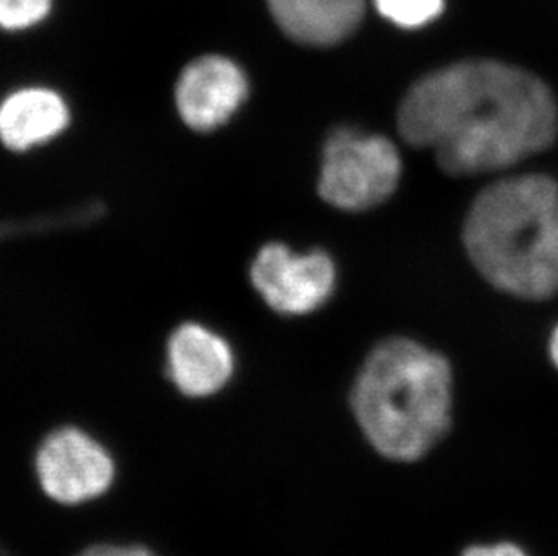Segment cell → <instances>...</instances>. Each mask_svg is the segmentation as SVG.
<instances>
[{
	"instance_id": "obj_1",
	"label": "cell",
	"mask_w": 558,
	"mask_h": 556,
	"mask_svg": "<svg viewBox=\"0 0 558 556\" xmlns=\"http://www.w3.org/2000/svg\"><path fill=\"white\" fill-rule=\"evenodd\" d=\"M401 136L428 148L442 170L494 172L555 142L558 109L533 74L499 62H463L430 73L407 93Z\"/></svg>"
},
{
	"instance_id": "obj_2",
	"label": "cell",
	"mask_w": 558,
	"mask_h": 556,
	"mask_svg": "<svg viewBox=\"0 0 558 556\" xmlns=\"http://www.w3.org/2000/svg\"><path fill=\"white\" fill-rule=\"evenodd\" d=\"M351 404L379 456L417 461L441 442L452 423V371L427 347L390 338L365 360Z\"/></svg>"
},
{
	"instance_id": "obj_3",
	"label": "cell",
	"mask_w": 558,
	"mask_h": 556,
	"mask_svg": "<svg viewBox=\"0 0 558 556\" xmlns=\"http://www.w3.org/2000/svg\"><path fill=\"white\" fill-rule=\"evenodd\" d=\"M464 244L483 277L522 299L558 293V186L546 176L494 183L474 201Z\"/></svg>"
},
{
	"instance_id": "obj_4",
	"label": "cell",
	"mask_w": 558,
	"mask_h": 556,
	"mask_svg": "<svg viewBox=\"0 0 558 556\" xmlns=\"http://www.w3.org/2000/svg\"><path fill=\"white\" fill-rule=\"evenodd\" d=\"M400 176V154L387 137L342 129L324 148L318 190L329 205L362 211L389 200Z\"/></svg>"
},
{
	"instance_id": "obj_5",
	"label": "cell",
	"mask_w": 558,
	"mask_h": 556,
	"mask_svg": "<svg viewBox=\"0 0 558 556\" xmlns=\"http://www.w3.org/2000/svg\"><path fill=\"white\" fill-rule=\"evenodd\" d=\"M35 464L44 494L60 504L96 499L114 479V462L106 448L76 428L46 437Z\"/></svg>"
},
{
	"instance_id": "obj_6",
	"label": "cell",
	"mask_w": 558,
	"mask_h": 556,
	"mask_svg": "<svg viewBox=\"0 0 558 556\" xmlns=\"http://www.w3.org/2000/svg\"><path fill=\"white\" fill-rule=\"evenodd\" d=\"M252 280L269 307L284 315H306L331 297L335 266L326 253L299 255L282 244H268L253 263Z\"/></svg>"
},
{
	"instance_id": "obj_7",
	"label": "cell",
	"mask_w": 558,
	"mask_h": 556,
	"mask_svg": "<svg viewBox=\"0 0 558 556\" xmlns=\"http://www.w3.org/2000/svg\"><path fill=\"white\" fill-rule=\"evenodd\" d=\"M248 93V82L238 63L205 57L190 63L175 89L178 111L186 125L206 132L222 125L238 111Z\"/></svg>"
},
{
	"instance_id": "obj_8",
	"label": "cell",
	"mask_w": 558,
	"mask_h": 556,
	"mask_svg": "<svg viewBox=\"0 0 558 556\" xmlns=\"http://www.w3.org/2000/svg\"><path fill=\"white\" fill-rule=\"evenodd\" d=\"M169 371L181 392L194 398L210 396L232 376V349L216 333L186 324L170 338Z\"/></svg>"
},
{
	"instance_id": "obj_9",
	"label": "cell",
	"mask_w": 558,
	"mask_h": 556,
	"mask_svg": "<svg viewBox=\"0 0 558 556\" xmlns=\"http://www.w3.org/2000/svg\"><path fill=\"white\" fill-rule=\"evenodd\" d=\"M280 29L306 46H335L364 21L365 0H268Z\"/></svg>"
},
{
	"instance_id": "obj_10",
	"label": "cell",
	"mask_w": 558,
	"mask_h": 556,
	"mask_svg": "<svg viewBox=\"0 0 558 556\" xmlns=\"http://www.w3.org/2000/svg\"><path fill=\"white\" fill-rule=\"evenodd\" d=\"M68 123V106L54 90H16L0 106V140L11 150H27L49 142Z\"/></svg>"
},
{
	"instance_id": "obj_11",
	"label": "cell",
	"mask_w": 558,
	"mask_h": 556,
	"mask_svg": "<svg viewBox=\"0 0 558 556\" xmlns=\"http://www.w3.org/2000/svg\"><path fill=\"white\" fill-rule=\"evenodd\" d=\"M379 15L396 26L416 29L441 15L445 0H374Z\"/></svg>"
},
{
	"instance_id": "obj_12",
	"label": "cell",
	"mask_w": 558,
	"mask_h": 556,
	"mask_svg": "<svg viewBox=\"0 0 558 556\" xmlns=\"http://www.w3.org/2000/svg\"><path fill=\"white\" fill-rule=\"evenodd\" d=\"M53 0H0V27L22 32L37 26L49 15Z\"/></svg>"
},
{
	"instance_id": "obj_13",
	"label": "cell",
	"mask_w": 558,
	"mask_h": 556,
	"mask_svg": "<svg viewBox=\"0 0 558 556\" xmlns=\"http://www.w3.org/2000/svg\"><path fill=\"white\" fill-rule=\"evenodd\" d=\"M78 556H154L153 553L137 546H114V544H98L90 546Z\"/></svg>"
},
{
	"instance_id": "obj_14",
	"label": "cell",
	"mask_w": 558,
	"mask_h": 556,
	"mask_svg": "<svg viewBox=\"0 0 558 556\" xmlns=\"http://www.w3.org/2000/svg\"><path fill=\"white\" fill-rule=\"evenodd\" d=\"M463 556H527L521 547L510 542L500 544H486V546H472L464 549Z\"/></svg>"
},
{
	"instance_id": "obj_15",
	"label": "cell",
	"mask_w": 558,
	"mask_h": 556,
	"mask_svg": "<svg viewBox=\"0 0 558 556\" xmlns=\"http://www.w3.org/2000/svg\"><path fill=\"white\" fill-rule=\"evenodd\" d=\"M549 352H551V360H554L558 368V327L555 329L554 336H551V341H549Z\"/></svg>"
}]
</instances>
